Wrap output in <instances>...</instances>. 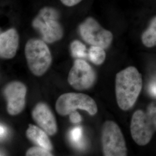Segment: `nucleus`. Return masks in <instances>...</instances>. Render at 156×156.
<instances>
[{"label": "nucleus", "mask_w": 156, "mask_h": 156, "mask_svg": "<svg viewBox=\"0 0 156 156\" xmlns=\"http://www.w3.org/2000/svg\"><path fill=\"white\" fill-rule=\"evenodd\" d=\"M116 96L118 105L123 111L134 106L142 87V79L136 68L128 67L117 73Z\"/></svg>", "instance_id": "obj_1"}, {"label": "nucleus", "mask_w": 156, "mask_h": 156, "mask_svg": "<svg viewBox=\"0 0 156 156\" xmlns=\"http://www.w3.org/2000/svg\"><path fill=\"white\" fill-rule=\"evenodd\" d=\"M131 134L136 144L147 145L156 131V102L151 103L145 111H136L131 122Z\"/></svg>", "instance_id": "obj_2"}, {"label": "nucleus", "mask_w": 156, "mask_h": 156, "mask_svg": "<svg viewBox=\"0 0 156 156\" xmlns=\"http://www.w3.org/2000/svg\"><path fill=\"white\" fill-rule=\"evenodd\" d=\"M60 13L50 6H45L34 19L32 25L46 43L51 44L62 39L63 29L59 22Z\"/></svg>", "instance_id": "obj_3"}, {"label": "nucleus", "mask_w": 156, "mask_h": 156, "mask_svg": "<svg viewBox=\"0 0 156 156\" xmlns=\"http://www.w3.org/2000/svg\"><path fill=\"white\" fill-rule=\"evenodd\" d=\"M25 56L29 69L37 76L45 74L52 62L51 54L44 40L29 39L25 46Z\"/></svg>", "instance_id": "obj_4"}, {"label": "nucleus", "mask_w": 156, "mask_h": 156, "mask_svg": "<svg viewBox=\"0 0 156 156\" xmlns=\"http://www.w3.org/2000/svg\"><path fill=\"white\" fill-rule=\"evenodd\" d=\"M76 109L86 111L92 116L95 115L98 111L95 101L89 95L83 93H65L57 100L56 111L61 116H67Z\"/></svg>", "instance_id": "obj_5"}, {"label": "nucleus", "mask_w": 156, "mask_h": 156, "mask_svg": "<svg viewBox=\"0 0 156 156\" xmlns=\"http://www.w3.org/2000/svg\"><path fill=\"white\" fill-rule=\"evenodd\" d=\"M102 145L105 156H127V150L123 134L117 124L106 121L102 129Z\"/></svg>", "instance_id": "obj_6"}, {"label": "nucleus", "mask_w": 156, "mask_h": 156, "mask_svg": "<svg viewBox=\"0 0 156 156\" xmlns=\"http://www.w3.org/2000/svg\"><path fill=\"white\" fill-rule=\"evenodd\" d=\"M79 30L82 39L91 46L106 49L111 44L113 40L111 32L102 27L93 17H88L82 23Z\"/></svg>", "instance_id": "obj_7"}, {"label": "nucleus", "mask_w": 156, "mask_h": 156, "mask_svg": "<svg viewBox=\"0 0 156 156\" xmlns=\"http://www.w3.org/2000/svg\"><path fill=\"white\" fill-rule=\"evenodd\" d=\"M95 80V73L87 62L76 59L68 76V82L75 89L84 90L93 86Z\"/></svg>", "instance_id": "obj_8"}, {"label": "nucleus", "mask_w": 156, "mask_h": 156, "mask_svg": "<svg viewBox=\"0 0 156 156\" xmlns=\"http://www.w3.org/2000/svg\"><path fill=\"white\" fill-rule=\"evenodd\" d=\"M4 95L6 101V110L12 116L20 113L26 106L27 87L24 84L13 81L6 85Z\"/></svg>", "instance_id": "obj_9"}, {"label": "nucleus", "mask_w": 156, "mask_h": 156, "mask_svg": "<svg viewBox=\"0 0 156 156\" xmlns=\"http://www.w3.org/2000/svg\"><path fill=\"white\" fill-rule=\"evenodd\" d=\"M32 117L40 128L49 135L57 132V124L54 114L50 107L44 102H39L32 111Z\"/></svg>", "instance_id": "obj_10"}, {"label": "nucleus", "mask_w": 156, "mask_h": 156, "mask_svg": "<svg viewBox=\"0 0 156 156\" xmlns=\"http://www.w3.org/2000/svg\"><path fill=\"white\" fill-rule=\"evenodd\" d=\"M19 45V36L15 28H10L0 34V56L4 59L13 58Z\"/></svg>", "instance_id": "obj_11"}, {"label": "nucleus", "mask_w": 156, "mask_h": 156, "mask_svg": "<svg viewBox=\"0 0 156 156\" xmlns=\"http://www.w3.org/2000/svg\"><path fill=\"white\" fill-rule=\"evenodd\" d=\"M26 135L28 140L39 147L52 151L53 146L48 134L44 129L33 124H29Z\"/></svg>", "instance_id": "obj_12"}, {"label": "nucleus", "mask_w": 156, "mask_h": 156, "mask_svg": "<svg viewBox=\"0 0 156 156\" xmlns=\"http://www.w3.org/2000/svg\"><path fill=\"white\" fill-rule=\"evenodd\" d=\"M142 41L146 47L156 46V17L152 20L149 27L143 34Z\"/></svg>", "instance_id": "obj_13"}, {"label": "nucleus", "mask_w": 156, "mask_h": 156, "mask_svg": "<svg viewBox=\"0 0 156 156\" xmlns=\"http://www.w3.org/2000/svg\"><path fill=\"white\" fill-rule=\"evenodd\" d=\"M90 60L96 66L102 64L105 60L106 53L104 49L97 46H91L88 51Z\"/></svg>", "instance_id": "obj_14"}, {"label": "nucleus", "mask_w": 156, "mask_h": 156, "mask_svg": "<svg viewBox=\"0 0 156 156\" xmlns=\"http://www.w3.org/2000/svg\"><path fill=\"white\" fill-rule=\"evenodd\" d=\"M70 48L71 55L74 58L81 59V58H84L87 56L86 46L78 40H75L71 42Z\"/></svg>", "instance_id": "obj_15"}, {"label": "nucleus", "mask_w": 156, "mask_h": 156, "mask_svg": "<svg viewBox=\"0 0 156 156\" xmlns=\"http://www.w3.org/2000/svg\"><path fill=\"white\" fill-rule=\"evenodd\" d=\"M48 151L39 146H34L30 147L26 151V155L27 156H51L53 154Z\"/></svg>", "instance_id": "obj_16"}, {"label": "nucleus", "mask_w": 156, "mask_h": 156, "mask_svg": "<svg viewBox=\"0 0 156 156\" xmlns=\"http://www.w3.org/2000/svg\"><path fill=\"white\" fill-rule=\"evenodd\" d=\"M71 139L75 144L80 146L82 137V128L81 127H76L73 128L70 134Z\"/></svg>", "instance_id": "obj_17"}, {"label": "nucleus", "mask_w": 156, "mask_h": 156, "mask_svg": "<svg viewBox=\"0 0 156 156\" xmlns=\"http://www.w3.org/2000/svg\"><path fill=\"white\" fill-rule=\"evenodd\" d=\"M69 119L73 123H79L82 121V117L78 112L73 111L69 114Z\"/></svg>", "instance_id": "obj_18"}, {"label": "nucleus", "mask_w": 156, "mask_h": 156, "mask_svg": "<svg viewBox=\"0 0 156 156\" xmlns=\"http://www.w3.org/2000/svg\"><path fill=\"white\" fill-rule=\"evenodd\" d=\"M64 5L67 6H73L78 4L82 0H60Z\"/></svg>", "instance_id": "obj_19"}, {"label": "nucleus", "mask_w": 156, "mask_h": 156, "mask_svg": "<svg viewBox=\"0 0 156 156\" xmlns=\"http://www.w3.org/2000/svg\"><path fill=\"white\" fill-rule=\"evenodd\" d=\"M149 91L151 95L156 97V80H153L149 84Z\"/></svg>", "instance_id": "obj_20"}, {"label": "nucleus", "mask_w": 156, "mask_h": 156, "mask_svg": "<svg viewBox=\"0 0 156 156\" xmlns=\"http://www.w3.org/2000/svg\"><path fill=\"white\" fill-rule=\"evenodd\" d=\"M7 134L6 128L4 127V126L1 124L0 127V135H1V140L4 138Z\"/></svg>", "instance_id": "obj_21"}]
</instances>
